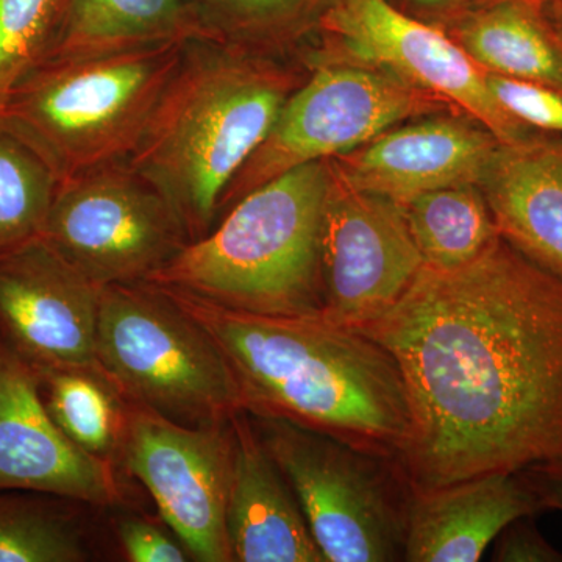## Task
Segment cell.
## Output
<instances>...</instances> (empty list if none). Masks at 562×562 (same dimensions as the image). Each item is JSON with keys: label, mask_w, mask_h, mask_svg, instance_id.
Listing matches in <instances>:
<instances>
[{"label": "cell", "mask_w": 562, "mask_h": 562, "mask_svg": "<svg viewBox=\"0 0 562 562\" xmlns=\"http://www.w3.org/2000/svg\"><path fill=\"white\" fill-rule=\"evenodd\" d=\"M195 38L209 36L188 0H66L60 32L47 57Z\"/></svg>", "instance_id": "cell-19"}, {"label": "cell", "mask_w": 562, "mask_h": 562, "mask_svg": "<svg viewBox=\"0 0 562 562\" xmlns=\"http://www.w3.org/2000/svg\"><path fill=\"white\" fill-rule=\"evenodd\" d=\"M210 40L246 46L251 36L290 31L317 0H188Z\"/></svg>", "instance_id": "cell-26"}, {"label": "cell", "mask_w": 562, "mask_h": 562, "mask_svg": "<svg viewBox=\"0 0 562 562\" xmlns=\"http://www.w3.org/2000/svg\"><path fill=\"white\" fill-rule=\"evenodd\" d=\"M501 140L483 125L432 120L383 132L358 149L330 158L333 176L351 190L408 205L447 187L479 184Z\"/></svg>", "instance_id": "cell-15"}, {"label": "cell", "mask_w": 562, "mask_h": 562, "mask_svg": "<svg viewBox=\"0 0 562 562\" xmlns=\"http://www.w3.org/2000/svg\"><path fill=\"white\" fill-rule=\"evenodd\" d=\"M116 535L133 562L190 561L191 554L183 543L172 541L160 528L138 517H121Z\"/></svg>", "instance_id": "cell-28"}, {"label": "cell", "mask_w": 562, "mask_h": 562, "mask_svg": "<svg viewBox=\"0 0 562 562\" xmlns=\"http://www.w3.org/2000/svg\"><path fill=\"white\" fill-rule=\"evenodd\" d=\"M66 498L0 491V562L91 560L83 522Z\"/></svg>", "instance_id": "cell-23"}, {"label": "cell", "mask_w": 562, "mask_h": 562, "mask_svg": "<svg viewBox=\"0 0 562 562\" xmlns=\"http://www.w3.org/2000/svg\"><path fill=\"white\" fill-rule=\"evenodd\" d=\"M40 391L52 419L85 452L121 460L124 401L99 369L40 368Z\"/></svg>", "instance_id": "cell-22"}, {"label": "cell", "mask_w": 562, "mask_h": 562, "mask_svg": "<svg viewBox=\"0 0 562 562\" xmlns=\"http://www.w3.org/2000/svg\"><path fill=\"white\" fill-rule=\"evenodd\" d=\"M325 562L405 560L414 491L394 454L276 414L250 413Z\"/></svg>", "instance_id": "cell-7"}, {"label": "cell", "mask_w": 562, "mask_h": 562, "mask_svg": "<svg viewBox=\"0 0 562 562\" xmlns=\"http://www.w3.org/2000/svg\"><path fill=\"white\" fill-rule=\"evenodd\" d=\"M494 2V0H492ZM525 2L535 3V5L541 7L546 5V3L554 2V0H525Z\"/></svg>", "instance_id": "cell-32"}, {"label": "cell", "mask_w": 562, "mask_h": 562, "mask_svg": "<svg viewBox=\"0 0 562 562\" xmlns=\"http://www.w3.org/2000/svg\"><path fill=\"white\" fill-rule=\"evenodd\" d=\"M431 109L427 94L391 74L349 66L317 69L292 92L261 146L233 177L217 221L266 181L358 149L397 122Z\"/></svg>", "instance_id": "cell-9"}, {"label": "cell", "mask_w": 562, "mask_h": 562, "mask_svg": "<svg viewBox=\"0 0 562 562\" xmlns=\"http://www.w3.org/2000/svg\"><path fill=\"white\" fill-rule=\"evenodd\" d=\"M535 516L514 520L495 539L494 557L498 562H562V552L543 538Z\"/></svg>", "instance_id": "cell-29"}, {"label": "cell", "mask_w": 562, "mask_h": 562, "mask_svg": "<svg viewBox=\"0 0 562 562\" xmlns=\"http://www.w3.org/2000/svg\"><path fill=\"white\" fill-rule=\"evenodd\" d=\"M40 238L98 286L147 281L190 243L171 203L127 160L61 180Z\"/></svg>", "instance_id": "cell-8"}, {"label": "cell", "mask_w": 562, "mask_h": 562, "mask_svg": "<svg viewBox=\"0 0 562 562\" xmlns=\"http://www.w3.org/2000/svg\"><path fill=\"white\" fill-rule=\"evenodd\" d=\"M66 0H0V110L11 90L54 49Z\"/></svg>", "instance_id": "cell-25"}, {"label": "cell", "mask_w": 562, "mask_h": 562, "mask_svg": "<svg viewBox=\"0 0 562 562\" xmlns=\"http://www.w3.org/2000/svg\"><path fill=\"white\" fill-rule=\"evenodd\" d=\"M487 87L495 101L525 127L561 133L562 92L538 81L514 79L486 72Z\"/></svg>", "instance_id": "cell-27"}, {"label": "cell", "mask_w": 562, "mask_h": 562, "mask_svg": "<svg viewBox=\"0 0 562 562\" xmlns=\"http://www.w3.org/2000/svg\"><path fill=\"white\" fill-rule=\"evenodd\" d=\"M233 419V417H232ZM191 427L124 401L121 461L194 560L231 562L233 424Z\"/></svg>", "instance_id": "cell-10"}, {"label": "cell", "mask_w": 562, "mask_h": 562, "mask_svg": "<svg viewBox=\"0 0 562 562\" xmlns=\"http://www.w3.org/2000/svg\"><path fill=\"white\" fill-rule=\"evenodd\" d=\"M498 235L562 279V146L501 143L480 181Z\"/></svg>", "instance_id": "cell-18"}, {"label": "cell", "mask_w": 562, "mask_h": 562, "mask_svg": "<svg viewBox=\"0 0 562 562\" xmlns=\"http://www.w3.org/2000/svg\"><path fill=\"white\" fill-rule=\"evenodd\" d=\"M542 509L520 473H492L414 494L403 561H480L509 524Z\"/></svg>", "instance_id": "cell-17"}, {"label": "cell", "mask_w": 562, "mask_h": 562, "mask_svg": "<svg viewBox=\"0 0 562 562\" xmlns=\"http://www.w3.org/2000/svg\"><path fill=\"white\" fill-rule=\"evenodd\" d=\"M330 176L322 222V317L362 330L390 312L424 260L405 206Z\"/></svg>", "instance_id": "cell-11"}, {"label": "cell", "mask_w": 562, "mask_h": 562, "mask_svg": "<svg viewBox=\"0 0 562 562\" xmlns=\"http://www.w3.org/2000/svg\"><path fill=\"white\" fill-rule=\"evenodd\" d=\"M160 288L220 346L246 412L288 417L391 454L405 441L412 414L402 371L371 336L324 317L262 316Z\"/></svg>", "instance_id": "cell-2"}, {"label": "cell", "mask_w": 562, "mask_h": 562, "mask_svg": "<svg viewBox=\"0 0 562 562\" xmlns=\"http://www.w3.org/2000/svg\"><path fill=\"white\" fill-rule=\"evenodd\" d=\"M401 368L414 494L562 464V279L497 238L453 269L422 266L360 330Z\"/></svg>", "instance_id": "cell-1"}, {"label": "cell", "mask_w": 562, "mask_h": 562, "mask_svg": "<svg viewBox=\"0 0 562 562\" xmlns=\"http://www.w3.org/2000/svg\"><path fill=\"white\" fill-rule=\"evenodd\" d=\"M417 2L427 3V5H432V3H439L442 2V0H417Z\"/></svg>", "instance_id": "cell-33"}, {"label": "cell", "mask_w": 562, "mask_h": 562, "mask_svg": "<svg viewBox=\"0 0 562 562\" xmlns=\"http://www.w3.org/2000/svg\"><path fill=\"white\" fill-rule=\"evenodd\" d=\"M116 464L85 452L52 419L38 373L0 336V491L116 505Z\"/></svg>", "instance_id": "cell-14"}, {"label": "cell", "mask_w": 562, "mask_h": 562, "mask_svg": "<svg viewBox=\"0 0 562 562\" xmlns=\"http://www.w3.org/2000/svg\"><path fill=\"white\" fill-rule=\"evenodd\" d=\"M58 183L38 151L0 122V255L40 238Z\"/></svg>", "instance_id": "cell-24"}, {"label": "cell", "mask_w": 562, "mask_h": 562, "mask_svg": "<svg viewBox=\"0 0 562 562\" xmlns=\"http://www.w3.org/2000/svg\"><path fill=\"white\" fill-rule=\"evenodd\" d=\"M405 213L424 265L439 271L469 265L501 238L479 184L425 192Z\"/></svg>", "instance_id": "cell-21"}, {"label": "cell", "mask_w": 562, "mask_h": 562, "mask_svg": "<svg viewBox=\"0 0 562 562\" xmlns=\"http://www.w3.org/2000/svg\"><path fill=\"white\" fill-rule=\"evenodd\" d=\"M520 475L538 495L543 509H557L562 513V464L532 469Z\"/></svg>", "instance_id": "cell-30"}, {"label": "cell", "mask_w": 562, "mask_h": 562, "mask_svg": "<svg viewBox=\"0 0 562 562\" xmlns=\"http://www.w3.org/2000/svg\"><path fill=\"white\" fill-rule=\"evenodd\" d=\"M491 2H492V0H491Z\"/></svg>", "instance_id": "cell-34"}, {"label": "cell", "mask_w": 562, "mask_h": 562, "mask_svg": "<svg viewBox=\"0 0 562 562\" xmlns=\"http://www.w3.org/2000/svg\"><path fill=\"white\" fill-rule=\"evenodd\" d=\"M465 21L458 44L486 72L538 81L562 92V41L541 7L525 0H494Z\"/></svg>", "instance_id": "cell-20"}, {"label": "cell", "mask_w": 562, "mask_h": 562, "mask_svg": "<svg viewBox=\"0 0 562 562\" xmlns=\"http://www.w3.org/2000/svg\"><path fill=\"white\" fill-rule=\"evenodd\" d=\"M294 91L241 44L188 43L127 162L171 203L190 243L213 231L222 195Z\"/></svg>", "instance_id": "cell-3"}, {"label": "cell", "mask_w": 562, "mask_h": 562, "mask_svg": "<svg viewBox=\"0 0 562 562\" xmlns=\"http://www.w3.org/2000/svg\"><path fill=\"white\" fill-rule=\"evenodd\" d=\"M541 7H549V9L553 10L558 25V29H553V31L557 32V35L560 36V40L562 41V0H554V2H549Z\"/></svg>", "instance_id": "cell-31"}, {"label": "cell", "mask_w": 562, "mask_h": 562, "mask_svg": "<svg viewBox=\"0 0 562 562\" xmlns=\"http://www.w3.org/2000/svg\"><path fill=\"white\" fill-rule=\"evenodd\" d=\"M190 41L46 57L11 90L0 122L60 181L127 160Z\"/></svg>", "instance_id": "cell-5"}, {"label": "cell", "mask_w": 562, "mask_h": 562, "mask_svg": "<svg viewBox=\"0 0 562 562\" xmlns=\"http://www.w3.org/2000/svg\"><path fill=\"white\" fill-rule=\"evenodd\" d=\"M95 358L122 401L180 424H221L246 409L220 346L149 281L101 288Z\"/></svg>", "instance_id": "cell-6"}, {"label": "cell", "mask_w": 562, "mask_h": 562, "mask_svg": "<svg viewBox=\"0 0 562 562\" xmlns=\"http://www.w3.org/2000/svg\"><path fill=\"white\" fill-rule=\"evenodd\" d=\"M101 288L41 238L0 255V336L33 366L99 369Z\"/></svg>", "instance_id": "cell-13"}, {"label": "cell", "mask_w": 562, "mask_h": 562, "mask_svg": "<svg viewBox=\"0 0 562 562\" xmlns=\"http://www.w3.org/2000/svg\"><path fill=\"white\" fill-rule=\"evenodd\" d=\"M319 22L355 60L453 102L501 143L530 138L528 127L495 101L486 70L460 44L387 0H331Z\"/></svg>", "instance_id": "cell-12"}, {"label": "cell", "mask_w": 562, "mask_h": 562, "mask_svg": "<svg viewBox=\"0 0 562 562\" xmlns=\"http://www.w3.org/2000/svg\"><path fill=\"white\" fill-rule=\"evenodd\" d=\"M330 181L327 160L266 181L147 281L239 312L322 317V222Z\"/></svg>", "instance_id": "cell-4"}, {"label": "cell", "mask_w": 562, "mask_h": 562, "mask_svg": "<svg viewBox=\"0 0 562 562\" xmlns=\"http://www.w3.org/2000/svg\"><path fill=\"white\" fill-rule=\"evenodd\" d=\"M233 424L227 530L233 561L324 562L294 491L258 438L246 409Z\"/></svg>", "instance_id": "cell-16"}]
</instances>
